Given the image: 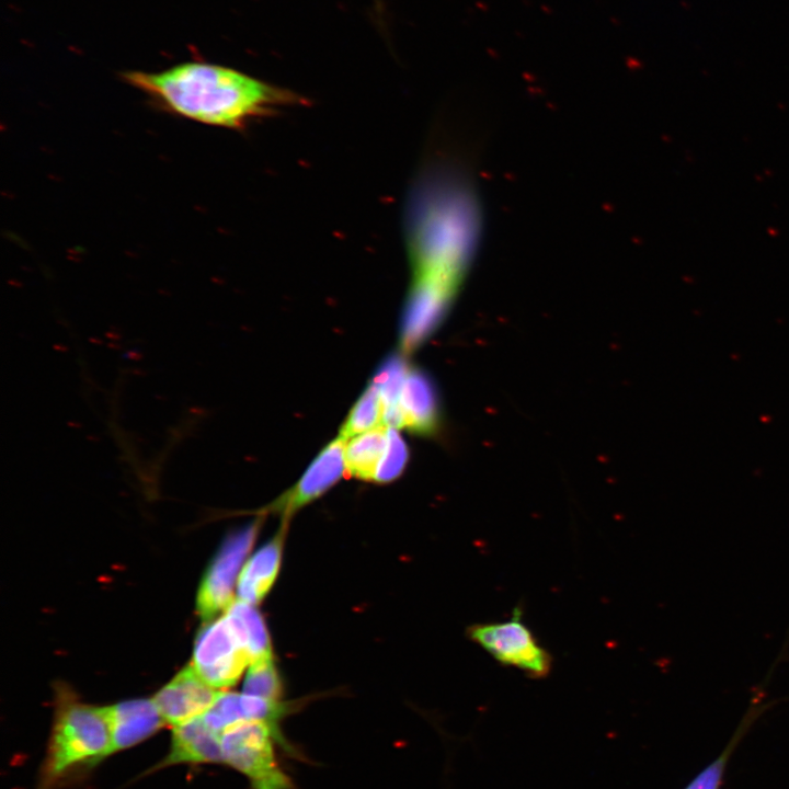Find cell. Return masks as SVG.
<instances>
[{"label":"cell","instance_id":"cell-7","mask_svg":"<svg viewBox=\"0 0 789 789\" xmlns=\"http://www.w3.org/2000/svg\"><path fill=\"white\" fill-rule=\"evenodd\" d=\"M222 690L210 686L190 664L152 698L165 724L176 727L202 717Z\"/></svg>","mask_w":789,"mask_h":789},{"label":"cell","instance_id":"cell-19","mask_svg":"<svg viewBox=\"0 0 789 789\" xmlns=\"http://www.w3.org/2000/svg\"><path fill=\"white\" fill-rule=\"evenodd\" d=\"M409 453L405 442L397 428L388 427V441L385 453L376 468L374 481L390 482L402 472Z\"/></svg>","mask_w":789,"mask_h":789},{"label":"cell","instance_id":"cell-10","mask_svg":"<svg viewBox=\"0 0 789 789\" xmlns=\"http://www.w3.org/2000/svg\"><path fill=\"white\" fill-rule=\"evenodd\" d=\"M211 763H222L220 733L198 717L173 728L169 752L156 768Z\"/></svg>","mask_w":789,"mask_h":789},{"label":"cell","instance_id":"cell-13","mask_svg":"<svg viewBox=\"0 0 789 789\" xmlns=\"http://www.w3.org/2000/svg\"><path fill=\"white\" fill-rule=\"evenodd\" d=\"M387 441L388 427L381 424L345 441L346 470L359 479L373 480Z\"/></svg>","mask_w":789,"mask_h":789},{"label":"cell","instance_id":"cell-6","mask_svg":"<svg viewBox=\"0 0 789 789\" xmlns=\"http://www.w3.org/2000/svg\"><path fill=\"white\" fill-rule=\"evenodd\" d=\"M258 523L243 527L224 541L206 571L197 594V611L203 620H211L233 601L232 591L258 534Z\"/></svg>","mask_w":789,"mask_h":789},{"label":"cell","instance_id":"cell-16","mask_svg":"<svg viewBox=\"0 0 789 789\" xmlns=\"http://www.w3.org/2000/svg\"><path fill=\"white\" fill-rule=\"evenodd\" d=\"M382 405L373 384L363 392L342 425L340 438H348L367 432L381 422Z\"/></svg>","mask_w":789,"mask_h":789},{"label":"cell","instance_id":"cell-9","mask_svg":"<svg viewBox=\"0 0 789 789\" xmlns=\"http://www.w3.org/2000/svg\"><path fill=\"white\" fill-rule=\"evenodd\" d=\"M111 727V755L133 747L167 725L152 699H134L106 706Z\"/></svg>","mask_w":789,"mask_h":789},{"label":"cell","instance_id":"cell-2","mask_svg":"<svg viewBox=\"0 0 789 789\" xmlns=\"http://www.w3.org/2000/svg\"><path fill=\"white\" fill-rule=\"evenodd\" d=\"M36 789H57L70 776L111 756L106 707L91 706L60 691Z\"/></svg>","mask_w":789,"mask_h":789},{"label":"cell","instance_id":"cell-18","mask_svg":"<svg viewBox=\"0 0 789 789\" xmlns=\"http://www.w3.org/2000/svg\"><path fill=\"white\" fill-rule=\"evenodd\" d=\"M242 693L267 700H278L282 686L272 658L251 663Z\"/></svg>","mask_w":789,"mask_h":789},{"label":"cell","instance_id":"cell-14","mask_svg":"<svg viewBox=\"0 0 789 789\" xmlns=\"http://www.w3.org/2000/svg\"><path fill=\"white\" fill-rule=\"evenodd\" d=\"M225 615L241 636L250 656V664L272 658L264 621L252 604L239 598L233 599L225 610Z\"/></svg>","mask_w":789,"mask_h":789},{"label":"cell","instance_id":"cell-1","mask_svg":"<svg viewBox=\"0 0 789 789\" xmlns=\"http://www.w3.org/2000/svg\"><path fill=\"white\" fill-rule=\"evenodd\" d=\"M121 77L165 112L224 128H244L281 106L299 102L291 91L202 60L158 72L128 70Z\"/></svg>","mask_w":789,"mask_h":789},{"label":"cell","instance_id":"cell-8","mask_svg":"<svg viewBox=\"0 0 789 789\" xmlns=\"http://www.w3.org/2000/svg\"><path fill=\"white\" fill-rule=\"evenodd\" d=\"M344 445L345 441L340 437L328 444L298 482L276 500L270 510L289 515L331 488L346 469Z\"/></svg>","mask_w":789,"mask_h":789},{"label":"cell","instance_id":"cell-11","mask_svg":"<svg viewBox=\"0 0 789 789\" xmlns=\"http://www.w3.org/2000/svg\"><path fill=\"white\" fill-rule=\"evenodd\" d=\"M404 428L419 434H432L439 424L438 399L431 379L419 369H409L401 391Z\"/></svg>","mask_w":789,"mask_h":789},{"label":"cell","instance_id":"cell-4","mask_svg":"<svg viewBox=\"0 0 789 789\" xmlns=\"http://www.w3.org/2000/svg\"><path fill=\"white\" fill-rule=\"evenodd\" d=\"M468 637L501 665L515 667L531 678H544L552 668V656L515 607L510 619L470 626Z\"/></svg>","mask_w":789,"mask_h":789},{"label":"cell","instance_id":"cell-3","mask_svg":"<svg viewBox=\"0 0 789 789\" xmlns=\"http://www.w3.org/2000/svg\"><path fill=\"white\" fill-rule=\"evenodd\" d=\"M277 742L289 753L279 729L265 721H240L220 734L222 763L241 773L251 789H294L289 776L281 768L275 754Z\"/></svg>","mask_w":789,"mask_h":789},{"label":"cell","instance_id":"cell-12","mask_svg":"<svg viewBox=\"0 0 789 789\" xmlns=\"http://www.w3.org/2000/svg\"><path fill=\"white\" fill-rule=\"evenodd\" d=\"M281 551L282 539L277 535L247 561L237 583L239 599L254 605L265 596L277 575Z\"/></svg>","mask_w":789,"mask_h":789},{"label":"cell","instance_id":"cell-15","mask_svg":"<svg viewBox=\"0 0 789 789\" xmlns=\"http://www.w3.org/2000/svg\"><path fill=\"white\" fill-rule=\"evenodd\" d=\"M761 712L762 708L753 704L720 755L691 779L684 789H720L733 752Z\"/></svg>","mask_w":789,"mask_h":789},{"label":"cell","instance_id":"cell-17","mask_svg":"<svg viewBox=\"0 0 789 789\" xmlns=\"http://www.w3.org/2000/svg\"><path fill=\"white\" fill-rule=\"evenodd\" d=\"M408 373L405 361L398 355L391 356L379 367L371 384L378 391L382 408L399 404Z\"/></svg>","mask_w":789,"mask_h":789},{"label":"cell","instance_id":"cell-5","mask_svg":"<svg viewBox=\"0 0 789 789\" xmlns=\"http://www.w3.org/2000/svg\"><path fill=\"white\" fill-rule=\"evenodd\" d=\"M248 663L247 647L226 615L207 625L196 638L192 665L216 689L235 685Z\"/></svg>","mask_w":789,"mask_h":789}]
</instances>
